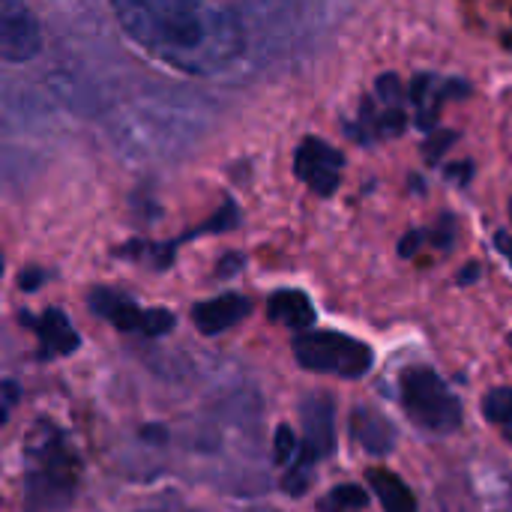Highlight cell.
Instances as JSON below:
<instances>
[{"instance_id": "obj_15", "label": "cell", "mask_w": 512, "mask_h": 512, "mask_svg": "<svg viewBox=\"0 0 512 512\" xmlns=\"http://www.w3.org/2000/svg\"><path fill=\"white\" fill-rule=\"evenodd\" d=\"M366 504H369L366 492L354 483H345V486H336L321 501V512H360L366 510Z\"/></svg>"}, {"instance_id": "obj_1", "label": "cell", "mask_w": 512, "mask_h": 512, "mask_svg": "<svg viewBox=\"0 0 512 512\" xmlns=\"http://www.w3.org/2000/svg\"><path fill=\"white\" fill-rule=\"evenodd\" d=\"M120 30L153 60L189 72L219 75L246 48L240 12L234 6L192 0H123L114 3Z\"/></svg>"}, {"instance_id": "obj_7", "label": "cell", "mask_w": 512, "mask_h": 512, "mask_svg": "<svg viewBox=\"0 0 512 512\" xmlns=\"http://www.w3.org/2000/svg\"><path fill=\"white\" fill-rule=\"evenodd\" d=\"M342 168H345L342 150H336L333 144H327L318 135L303 138L294 153V174L321 198H330L339 189Z\"/></svg>"}, {"instance_id": "obj_2", "label": "cell", "mask_w": 512, "mask_h": 512, "mask_svg": "<svg viewBox=\"0 0 512 512\" xmlns=\"http://www.w3.org/2000/svg\"><path fill=\"white\" fill-rule=\"evenodd\" d=\"M81 459L69 438L51 426L36 423L24 444V507L27 512H66L78 495Z\"/></svg>"}, {"instance_id": "obj_26", "label": "cell", "mask_w": 512, "mask_h": 512, "mask_svg": "<svg viewBox=\"0 0 512 512\" xmlns=\"http://www.w3.org/2000/svg\"><path fill=\"white\" fill-rule=\"evenodd\" d=\"M141 438L150 441V444H165L168 441V432L162 426H147V429H141Z\"/></svg>"}, {"instance_id": "obj_29", "label": "cell", "mask_w": 512, "mask_h": 512, "mask_svg": "<svg viewBox=\"0 0 512 512\" xmlns=\"http://www.w3.org/2000/svg\"><path fill=\"white\" fill-rule=\"evenodd\" d=\"M510 345H512V333H510Z\"/></svg>"}, {"instance_id": "obj_9", "label": "cell", "mask_w": 512, "mask_h": 512, "mask_svg": "<svg viewBox=\"0 0 512 512\" xmlns=\"http://www.w3.org/2000/svg\"><path fill=\"white\" fill-rule=\"evenodd\" d=\"M21 324L30 327L39 339V360H51V357H69L81 348V339L75 333V327L69 324V318L60 309H45L39 318H33L27 309L21 312Z\"/></svg>"}, {"instance_id": "obj_10", "label": "cell", "mask_w": 512, "mask_h": 512, "mask_svg": "<svg viewBox=\"0 0 512 512\" xmlns=\"http://www.w3.org/2000/svg\"><path fill=\"white\" fill-rule=\"evenodd\" d=\"M249 312H252L249 297H243V294H219L213 300H204V303L192 306V324H195V330L201 336H222L225 330L246 321Z\"/></svg>"}, {"instance_id": "obj_16", "label": "cell", "mask_w": 512, "mask_h": 512, "mask_svg": "<svg viewBox=\"0 0 512 512\" xmlns=\"http://www.w3.org/2000/svg\"><path fill=\"white\" fill-rule=\"evenodd\" d=\"M375 96H378L381 108H402V99H405L402 78H399L396 72H384V75L375 81Z\"/></svg>"}, {"instance_id": "obj_27", "label": "cell", "mask_w": 512, "mask_h": 512, "mask_svg": "<svg viewBox=\"0 0 512 512\" xmlns=\"http://www.w3.org/2000/svg\"><path fill=\"white\" fill-rule=\"evenodd\" d=\"M495 246H498V252L512 264V237L507 231H498V234H495Z\"/></svg>"}, {"instance_id": "obj_19", "label": "cell", "mask_w": 512, "mask_h": 512, "mask_svg": "<svg viewBox=\"0 0 512 512\" xmlns=\"http://www.w3.org/2000/svg\"><path fill=\"white\" fill-rule=\"evenodd\" d=\"M429 237H432V243H435L438 249H450L453 240H456V219H453L450 213H444V216L438 219V225L429 231Z\"/></svg>"}, {"instance_id": "obj_21", "label": "cell", "mask_w": 512, "mask_h": 512, "mask_svg": "<svg viewBox=\"0 0 512 512\" xmlns=\"http://www.w3.org/2000/svg\"><path fill=\"white\" fill-rule=\"evenodd\" d=\"M243 261H246V258H243L240 252H228V255H222V258H219V264H216V276H219V279H231L234 273H240V270H243Z\"/></svg>"}, {"instance_id": "obj_6", "label": "cell", "mask_w": 512, "mask_h": 512, "mask_svg": "<svg viewBox=\"0 0 512 512\" xmlns=\"http://www.w3.org/2000/svg\"><path fill=\"white\" fill-rule=\"evenodd\" d=\"M303 420V447L294 465L306 474H312L315 462H324L336 450V402L327 393H312L300 405Z\"/></svg>"}, {"instance_id": "obj_25", "label": "cell", "mask_w": 512, "mask_h": 512, "mask_svg": "<svg viewBox=\"0 0 512 512\" xmlns=\"http://www.w3.org/2000/svg\"><path fill=\"white\" fill-rule=\"evenodd\" d=\"M471 174H474V165H471V162H459V165H450V168H447V177H450V180H459V183H468Z\"/></svg>"}, {"instance_id": "obj_13", "label": "cell", "mask_w": 512, "mask_h": 512, "mask_svg": "<svg viewBox=\"0 0 512 512\" xmlns=\"http://www.w3.org/2000/svg\"><path fill=\"white\" fill-rule=\"evenodd\" d=\"M366 480H369L372 492L378 495V504L384 507V512H420L411 486L399 474H393L387 468H372L366 474Z\"/></svg>"}, {"instance_id": "obj_28", "label": "cell", "mask_w": 512, "mask_h": 512, "mask_svg": "<svg viewBox=\"0 0 512 512\" xmlns=\"http://www.w3.org/2000/svg\"><path fill=\"white\" fill-rule=\"evenodd\" d=\"M510 219H512V198H510Z\"/></svg>"}, {"instance_id": "obj_17", "label": "cell", "mask_w": 512, "mask_h": 512, "mask_svg": "<svg viewBox=\"0 0 512 512\" xmlns=\"http://www.w3.org/2000/svg\"><path fill=\"white\" fill-rule=\"evenodd\" d=\"M300 441H297V435L291 432V426H279L276 429V435H273V459L279 462V465H294L297 462V456H300Z\"/></svg>"}, {"instance_id": "obj_8", "label": "cell", "mask_w": 512, "mask_h": 512, "mask_svg": "<svg viewBox=\"0 0 512 512\" xmlns=\"http://www.w3.org/2000/svg\"><path fill=\"white\" fill-rule=\"evenodd\" d=\"M42 54V27L36 15L15 3L6 0L0 6V57L6 63H27Z\"/></svg>"}, {"instance_id": "obj_4", "label": "cell", "mask_w": 512, "mask_h": 512, "mask_svg": "<svg viewBox=\"0 0 512 512\" xmlns=\"http://www.w3.org/2000/svg\"><path fill=\"white\" fill-rule=\"evenodd\" d=\"M291 351H294V360L306 372L336 375V378H348V381L369 375V369L375 366V351L366 342H360L348 333H336V330L300 333V336H294Z\"/></svg>"}, {"instance_id": "obj_11", "label": "cell", "mask_w": 512, "mask_h": 512, "mask_svg": "<svg viewBox=\"0 0 512 512\" xmlns=\"http://www.w3.org/2000/svg\"><path fill=\"white\" fill-rule=\"evenodd\" d=\"M351 438L372 456H387L396 447V426L372 405H357L351 411Z\"/></svg>"}, {"instance_id": "obj_23", "label": "cell", "mask_w": 512, "mask_h": 512, "mask_svg": "<svg viewBox=\"0 0 512 512\" xmlns=\"http://www.w3.org/2000/svg\"><path fill=\"white\" fill-rule=\"evenodd\" d=\"M42 282H45V270H39V267H27V270L18 273V288L21 291H39Z\"/></svg>"}, {"instance_id": "obj_20", "label": "cell", "mask_w": 512, "mask_h": 512, "mask_svg": "<svg viewBox=\"0 0 512 512\" xmlns=\"http://www.w3.org/2000/svg\"><path fill=\"white\" fill-rule=\"evenodd\" d=\"M426 237H429V231H423V228L408 231V234L402 237V243H399V255H402V258H414V255L420 252V246L426 243Z\"/></svg>"}, {"instance_id": "obj_5", "label": "cell", "mask_w": 512, "mask_h": 512, "mask_svg": "<svg viewBox=\"0 0 512 512\" xmlns=\"http://www.w3.org/2000/svg\"><path fill=\"white\" fill-rule=\"evenodd\" d=\"M87 306L93 315H99L102 321H108L114 330L120 333H141V336H165L177 318L168 309H141L132 297L111 291V288H93L87 294Z\"/></svg>"}, {"instance_id": "obj_12", "label": "cell", "mask_w": 512, "mask_h": 512, "mask_svg": "<svg viewBox=\"0 0 512 512\" xmlns=\"http://www.w3.org/2000/svg\"><path fill=\"white\" fill-rule=\"evenodd\" d=\"M267 318L294 330L297 336L300 333H309L312 324H315V306L312 300L303 294V291H294V288H282L276 294H270L267 300Z\"/></svg>"}, {"instance_id": "obj_24", "label": "cell", "mask_w": 512, "mask_h": 512, "mask_svg": "<svg viewBox=\"0 0 512 512\" xmlns=\"http://www.w3.org/2000/svg\"><path fill=\"white\" fill-rule=\"evenodd\" d=\"M480 273H483L480 264H477V261H468V264L456 273V282H459L462 288H468V285H474V282L480 279Z\"/></svg>"}, {"instance_id": "obj_22", "label": "cell", "mask_w": 512, "mask_h": 512, "mask_svg": "<svg viewBox=\"0 0 512 512\" xmlns=\"http://www.w3.org/2000/svg\"><path fill=\"white\" fill-rule=\"evenodd\" d=\"M0 390H3V402H0L3 414H0V420L6 423V420H9V414H12V408H15V402H18V396H21V390H18V384H15V381H9V378L0 384Z\"/></svg>"}, {"instance_id": "obj_3", "label": "cell", "mask_w": 512, "mask_h": 512, "mask_svg": "<svg viewBox=\"0 0 512 512\" xmlns=\"http://www.w3.org/2000/svg\"><path fill=\"white\" fill-rule=\"evenodd\" d=\"M405 417L429 435H453L462 426V402L429 366H408L399 378Z\"/></svg>"}, {"instance_id": "obj_18", "label": "cell", "mask_w": 512, "mask_h": 512, "mask_svg": "<svg viewBox=\"0 0 512 512\" xmlns=\"http://www.w3.org/2000/svg\"><path fill=\"white\" fill-rule=\"evenodd\" d=\"M456 141V132H450V129H444V132H432V138L426 141V147H423V153H426V162H438L447 150H450V144Z\"/></svg>"}, {"instance_id": "obj_14", "label": "cell", "mask_w": 512, "mask_h": 512, "mask_svg": "<svg viewBox=\"0 0 512 512\" xmlns=\"http://www.w3.org/2000/svg\"><path fill=\"white\" fill-rule=\"evenodd\" d=\"M483 414L486 420L501 429V435L512 441V387H495L483 399Z\"/></svg>"}]
</instances>
